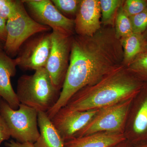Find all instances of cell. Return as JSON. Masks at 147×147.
I'll list each match as a JSON object with an SVG mask.
<instances>
[{
    "mask_svg": "<svg viewBox=\"0 0 147 147\" xmlns=\"http://www.w3.org/2000/svg\"><path fill=\"white\" fill-rule=\"evenodd\" d=\"M145 51H147V42L145 45Z\"/></svg>",
    "mask_w": 147,
    "mask_h": 147,
    "instance_id": "31",
    "label": "cell"
},
{
    "mask_svg": "<svg viewBox=\"0 0 147 147\" xmlns=\"http://www.w3.org/2000/svg\"><path fill=\"white\" fill-rule=\"evenodd\" d=\"M7 36L3 50L9 57L17 55L29 38L51 28L36 22L29 15L23 1H16L15 8L6 22Z\"/></svg>",
    "mask_w": 147,
    "mask_h": 147,
    "instance_id": "4",
    "label": "cell"
},
{
    "mask_svg": "<svg viewBox=\"0 0 147 147\" xmlns=\"http://www.w3.org/2000/svg\"><path fill=\"white\" fill-rule=\"evenodd\" d=\"M5 146L7 147H35L32 143L30 142L21 143L13 140H11L9 142L6 143Z\"/></svg>",
    "mask_w": 147,
    "mask_h": 147,
    "instance_id": "26",
    "label": "cell"
},
{
    "mask_svg": "<svg viewBox=\"0 0 147 147\" xmlns=\"http://www.w3.org/2000/svg\"><path fill=\"white\" fill-rule=\"evenodd\" d=\"M144 83L123 66L80 90L65 106L76 111L102 109L133 98Z\"/></svg>",
    "mask_w": 147,
    "mask_h": 147,
    "instance_id": "2",
    "label": "cell"
},
{
    "mask_svg": "<svg viewBox=\"0 0 147 147\" xmlns=\"http://www.w3.org/2000/svg\"><path fill=\"white\" fill-rule=\"evenodd\" d=\"M123 53V64L126 67L137 56L145 51V41L142 34L132 33L120 39Z\"/></svg>",
    "mask_w": 147,
    "mask_h": 147,
    "instance_id": "16",
    "label": "cell"
},
{
    "mask_svg": "<svg viewBox=\"0 0 147 147\" xmlns=\"http://www.w3.org/2000/svg\"><path fill=\"white\" fill-rule=\"evenodd\" d=\"M123 53L114 27L102 26L92 36H72L68 69L59 99L47 112L51 118L84 87L123 66Z\"/></svg>",
    "mask_w": 147,
    "mask_h": 147,
    "instance_id": "1",
    "label": "cell"
},
{
    "mask_svg": "<svg viewBox=\"0 0 147 147\" xmlns=\"http://www.w3.org/2000/svg\"><path fill=\"white\" fill-rule=\"evenodd\" d=\"M61 91L55 88L45 67L18 79L16 94L20 103L47 113L56 104Z\"/></svg>",
    "mask_w": 147,
    "mask_h": 147,
    "instance_id": "3",
    "label": "cell"
},
{
    "mask_svg": "<svg viewBox=\"0 0 147 147\" xmlns=\"http://www.w3.org/2000/svg\"><path fill=\"white\" fill-rule=\"evenodd\" d=\"M55 7L63 15L76 17L81 0H52Z\"/></svg>",
    "mask_w": 147,
    "mask_h": 147,
    "instance_id": "20",
    "label": "cell"
},
{
    "mask_svg": "<svg viewBox=\"0 0 147 147\" xmlns=\"http://www.w3.org/2000/svg\"><path fill=\"white\" fill-rule=\"evenodd\" d=\"M11 137L10 131L6 123L0 115V144L3 141Z\"/></svg>",
    "mask_w": 147,
    "mask_h": 147,
    "instance_id": "24",
    "label": "cell"
},
{
    "mask_svg": "<svg viewBox=\"0 0 147 147\" xmlns=\"http://www.w3.org/2000/svg\"><path fill=\"white\" fill-rule=\"evenodd\" d=\"M123 7L129 17L134 16L142 12L147 7V0L124 1Z\"/></svg>",
    "mask_w": 147,
    "mask_h": 147,
    "instance_id": "21",
    "label": "cell"
},
{
    "mask_svg": "<svg viewBox=\"0 0 147 147\" xmlns=\"http://www.w3.org/2000/svg\"><path fill=\"white\" fill-rule=\"evenodd\" d=\"M113 147H134L133 145L128 142L127 140H125L123 142H121L119 144L116 145Z\"/></svg>",
    "mask_w": 147,
    "mask_h": 147,
    "instance_id": "27",
    "label": "cell"
},
{
    "mask_svg": "<svg viewBox=\"0 0 147 147\" xmlns=\"http://www.w3.org/2000/svg\"><path fill=\"white\" fill-rule=\"evenodd\" d=\"M126 140L124 134L99 132L64 142L65 147H113Z\"/></svg>",
    "mask_w": 147,
    "mask_h": 147,
    "instance_id": "14",
    "label": "cell"
},
{
    "mask_svg": "<svg viewBox=\"0 0 147 147\" xmlns=\"http://www.w3.org/2000/svg\"><path fill=\"white\" fill-rule=\"evenodd\" d=\"M16 1L0 0V17L7 20L14 10Z\"/></svg>",
    "mask_w": 147,
    "mask_h": 147,
    "instance_id": "23",
    "label": "cell"
},
{
    "mask_svg": "<svg viewBox=\"0 0 147 147\" xmlns=\"http://www.w3.org/2000/svg\"><path fill=\"white\" fill-rule=\"evenodd\" d=\"M6 22L7 20L0 17V41L3 42L4 44L7 36Z\"/></svg>",
    "mask_w": 147,
    "mask_h": 147,
    "instance_id": "25",
    "label": "cell"
},
{
    "mask_svg": "<svg viewBox=\"0 0 147 147\" xmlns=\"http://www.w3.org/2000/svg\"><path fill=\"white\" fill-rule=\"evenodd\" d=\"M73 35L52 30L51 47L45 67L55 88L61 90L68 69Z\"/></svg>",
    "mask_w": 147,
    "mask_h": 147,
    "instance_id": "7",
    "label": "cell"
},
{
    "mask_svg": "<svg viewBox=\"0 0 147 147\" xmlns=\"http://www.w3.org/2000/svg\"><path fill=\"white\" fill-rule=\"evenodd\" d=\"M29 15L35 21L52 30L73 35L74 20L64 16L50 0L23 1Z\"/></svg>",
    "mask_w": 147,
    "mask_h": 147,
    "instance_id": "9",
    "label": "cell"
},
{
    "mask_svg": "<svg viewBox=\"0 0 147 147\" xmlns=\"http://www.w3.org/2000/svg\"><path fill=\"white\" fill-rule=\"evenodd\" d=\"M124 134L133 146L147 144V83L132 99Z\"/></svg>",
    "mask_w": 147,
    "mask_h": 147,
    "instance_id": "8",
    "label": "cell"
},
{
    "mask_svg": "<svg viewBox=\"0 0 147 147\" xmlns=\"http://www.w3.org/2000/svg\"><path fill=\"white\" fill-rule=\"evenodd\" d=\"M51 32L34 35L21 46L15 59L17 66L25 70L45 67L51 47Z\"/></svg>",
    "mask_w": 147,
    "mask_h": 147,
    "instance_id": "10",
    "label": "cell"
},
{
    "mask_svg": "<svg viewBox=\"0 0 147 147\" xmlns=\"http://www.w3.org/2000/svg\"><path fill=\"white\" fill-rule=\"evenodd\" d=\"M129 18L132 32L143 34L147 28V7L140 13Z\"/></svg>",
    "mask_w": 147,
    "mask_h": 147,
    "instance_id": "22",
    "label": "cell"
},
{
    "mask_svg": "<svg viewBox=\"0 0 147 147\" xmlns=\"http://www.w3.org/2000/svg\"><path fill=\"white\" fill-rule=\"evenodd\" d=\"M3 48L4 44H3V42L0 41V50H3Z\"/></svg>",
    "mask_w": 147,
    "mask_h": 147,
    "instance_id": "30",
    "label": "cell"
},
{
    "mask_svg": "<svg viewBox=\"0 0 147 147\" xmlns=\"http://www.w3.org/2000/svg\"><path fill=\"white\" fill-rule=\"evenodd\" d=\"M101 11L99 0H81L74 18V31L76 35L92 36L101 26Z\"/></svg>",
    "mask_w": 147,
    "mask_h": 147,
    "instance_id": "12",
    "label": "cell"
},
{
    "mask_svg": "<svg viewBox=\"0 0 147 147\" xmlns=\"http://www.w3.org/2000/svg\"><path fill=\"white\" fill-rule=\"evenodd\" d=\"M134 147H147V144H141L136 145V146H133Z\"/></svg>",
    "mask_w": 147,
    "mask_h": 147,
    "instance_id": "29",
    "label": "cell"
},
{
    "mask_svg": "<svg viewBox=\"0 0 147 147\" xmlns=\"http://www.w3.org/2000/svg\"><path fill=\"white\" fill-rule=\"evenodd\" d=\"M142 35H143V37H144L145 41L147 42V28L145 31L143 33Z\"/></svg>",
    "mask_w": 147,
    "mask_h": 147,
    "instance_id": "28",
    "label": "cell"
},
{
    "mask_svg": "<svg viewBox=\"0 0 147 147\" xmlns=\"http://www.w3.org/2000/svg\"><path fill=\"white\" fill-rule=\"evenodd\" d=\"M133 98L99 109L89 123L77 133L75 138L99 132L124 134Z\"/></svg>",
    "mask_w": 147,
    "mask_h": 147,
    "instance_id": "6",
    "label": "cell"
},
{
    "mask_svg": "<svg viewBox=\"0 0 147 147\" xmlns=\"http://www.w3.org/2000/svg\"><path fill=\"white\" fill-rule=\"evenodd\" d=\"M16 59L0 50V97L2 98L13 110L19 108L20 102L11 83V77L16 74Z\"/></svg>",
    "mask_w": 147,
    "mask_h": 147,
    "instance_id": "13",
    "label": "cell"
},
{
    "mask_svg": "<svg viewBox=\"0 0 147 147\" xmlns=\"http://www.w3.org/2000/svg\"><path fill=\"white\" fill-rule=\"evenodd\" d=\"M38 112L20 103L13 110L5 101L0 102V115L8 126L11 136L17 142L34 144L40 136L38 123Z\"/></svg>",
    "mask_w": 147,
    "mask_h": 147,
    "instance_id": "5",
    "label": "cell"
},
{
    "mask_svg": "<svg viewBox=\"0 0 147 147\" xmlns=\"http://www.w3.org/2000/svg\"><path fill=\"white\" fill-rule=\"evenodd\" d=\"M38 123L40 136L35 147H65L64 142L45 112H38Z\"/></svg>",
    "mask_w": 147,
    "mask_h": 147,
    "instance_id": "15",
    "label": "cell"
},
{
    "mask_svg": "<svg viewBox=\"0 0 147 147\" xmlns=\"http://www.w3.org/2000/svg\"><path fill=\"white\" fill-rule=\"evenodd\" d=\"M123 4L118 11L114 26L116 36L119 39L133 33L131 21L129 17L127 15L123 10Z\"/></svg>",
    "mask_w": 147,
    "mask_h": 147,
    "instance_id": "18",
    "label": "cell"
},
{
    "mask_svg": "<svg viewBox=\"0 0 147 147\" xmlns=\"http://www.w3.org/2000/svg\"><path fill=\"white\" fill-rule=\"evenodd\" d=\"M99 110L76 111L70 110L65 106L51 120L65 142L75 138L77 133L89 123Z\"/></svg>",
    "mask_w": 147,
    "mask_h": 147,
    "instance_id": "11",
    "label": "cell"
},
{
    "mask_svg": "<svg viewBox=\"0 0 147 147\" xmlns=\"http://www.w3.org/2000/svg\"><path fill=\"white\" fill-rule=\"evenodd\" d=\"M101 23L102 26L114 27L116 15L123 4L122 0H100Z\"/></svg>",
    "mask_w": 147,
    "mask_h": 147,
    "instance_id": "17",
    "label": "cell"
},
{
    "mask_svg": "<svg viewBox=\"0 0 147 147\" xmlns=\"http://www.w3.org/2000/svg\"><path fill=\"white\" fill-rule=\"evenodd\" d=\"M126 67L138 79L147 83V51L139 54Z\"/></svg>",
    "mask_w": 147,
    "mask_h": 147,
    "instance_id": "19",
    "label": "cell"
}]
</instances>
